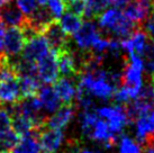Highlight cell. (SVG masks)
<instances>
[{
    "instance_id": "34",
    "label": "cell",
    "mask_w": 154,
    "mask_h": 153,
    "mask_svg": "<svg viewBox=\"0 0 154 153\" xmlns=\"http://www.w3.org/2000/svg\"><path fill=\"white\" fill-rule=\"evenodd\" d=\"M9 1H11V0H0V7H1V6H4V5H6V4H8Z\"/></svg>"
},
{
    "instance_id": "36",
    "label": "cell",
    "mask_w": 154,
    "mask_h": 153,
    "mask_svg": "<svg viewBox=\"0 0 154 153\" xmlns=\"http://www.w3.org/2000/svg\"><path fill=\"white\" fill-rule=\"evenodd\" d=\"M65 2H69V1H72V0H64Z\"/></svg>"
},
{
    "instance_id": "19",
    "label": "cell",
    "mask_w": 154,
    "mask_h": 153,
    "mask_svg": "<svg viewBox=\"0 0 154 153\" xmlns=\"http://www.w3.org/2000/svg\"><path fill=\"white\" fill-rule=\"evenodd\" d=\"M82 23H83V20H82L81 16H79L72 11H69V10H66L59 19L60 26L68 35L74 34L81 27Z\"/></svg>"
},
{
    "instance_id": "21",
    "label": "cell",
    "mask_w": 154,
    "mask_h": 153,
    "mask_svg": "<svg viewBox=\"0 0 154 153\" xmlns=\"http://www.w3.org/2000/svg\"><path fill=\"white\" fill-rule=\"evenodd\" d=\"M98 119L99 115L97 114L96 109H94V111H82V113L80 114V118H79L82 135L89 137L96 123L98 122Z\"/></svg>"
},
{
    "instance_id": "30",
    "label": "cell",
    "mask_w": 154,
    "mask_h": 153,
    "mask_svg": "<svg viewBox=\"0 0 154 153\" xmlns=\"http://www.w3.org/2000/svg\"><path fill=\"white\" fill-rule=\"evenodd\" d=\"M131 0H111V5H114L115 7H125L126 5L128 4Z\"/></svg>"
},
{
    "instance_id": "6",
    "label": "cell",
    "mask_w": 154,
    "mask_h": 153,
    "mask_svg": "<svg viewBox=\"0 0 154 153\" xmlns=\"http://www.w3.org/2000/svg\"><path fill=\"white\" fill-rule=\"evenodd\" d=\"M50 50H51V46L47 42L46 37L41 33H36L26 39L25 46L23 48L20 56L36 63Z\"/></svg>"
},
{
    "instance_id": "15",
    "label": "cell",
    "mask_w": 154,
    "mask_h": 153,
    "mask_svg": "<svg viewBox=\"0 0 154 153\" xmlns=\"http://www.w3.org/2000/svg\"><path fill=\"white\" fill-rule=\"evenodd\" d=\"M53 88L63 104H73V100L77 96L78 85L74 83L72 78L69 76L57 78L53 82Z\"/></svg>"
},
{
    "instance_id": "12",
    "label": "cell",
    "mask_w": 154,
    "mask_h": 153,
    "mask_svg": "<svg viewBox=\"0 0 154 153\" xmlns=\"http://www.w3.org/2000/svg\"><path fill=\"white\" fill-rule=\"evenodd\" d=\"M0 20L6 27H23L26 24L27 17L15 1L11 0L0 7Z\"/></svg>"
},
{
    "instance_id": "16",
    "label": "cell",
    "mask_w": 154,
    "mask_h": 153,
    "mask_svg": "<svg viewBox=\"0 0 154 153\" xmlns=\"http://www.w3.org/2000/svg\"><path fill=\"white\" fill-rule=\"evenodd\" d=\"M36 95H37L39 101L42 104L43 111H45V113H47V114L54 113L61 106L62 101L51 85H45V83L41 85Z\"/></svg>"
},
{
    "instance_id": "8",
    "label": "cell",
    "mask_w": 154,
    "mask_h": 153,
    "mask_svg": "<svg viewBox=\"0 0 154 153\" xmlns=\"http://www.w3.org/2000/svg\"><path fill=\"white\" fill-rule=\"evenodd\" d=\"M38 141L43 153H57L64 141L62 130L44 126L38 131Z\"/></svg>"
},
{
    "instance_id": "14",
    "label": "cell",
    "mask_w": 154,
    "mask_h": 153,
    "mask_svg": "<svg viewBox=\"0 0 154 153\" xmlns=\"http://www.w3.org/2000/svg\"><path fill=\"white\" fill-rule=\"evenodd\" d=\"M43 35L46 37L51 48H54L56 51L63 48L70 43L69 35L62 30V27L59 24V20H53L51 24H48L46 28L44 30Z\"/></svg>"
},
{
    "instance_id": "23",
    "label": "cell",
    "mask_w": 154,
    "mask_h": 153,
    "mask_svg": "<svg viewBox=\"0 0 154 153\" xmlns=\"http://www.w3.org/2000/svg\"><path fill=\"white\" fill-rule=\"evenodd\" d=\"M20 136L14 131L13 128L7 132L0 134V150H11L16 145Z\"/></svg>"
},
{
    "instance_id": "13",
    "label": "cell",
    "mask_w": 154,
    "mask_h": 153,
    "mask_svg": "<svg viewBox=\"0 0 154 153\" xmlns=\"http://www.w3.org/2000/svg\"><path fill=\"white\" fill-rule=\"evenodd\" d=\"M147 42H149V35L146 32H142L141 30H135L128 37L120 41L122 48L128 55H132V54L142 55L144 50H145Z\"/></svg>"
},
{
    "instance_id": "7",
    "label": "cell",
    "mask_w": 154,
    "mask_h": 153,
    "mask_svg": "<svg viewBox=\"0 0 154 153\" xmlns=\"http://www.w3.org/2000/svg\"><path fill=\"white\" fill-rule=\"evenodd\" d=\"M26 37L22 27H8L5 32V54L9 59L22 54Z\"/></svg>"
},
{
    "instance_id": "31",
    "label": "cell",
    "mask_w": 154,
    "mask_h": 153,
    "mask_svg": "<svg viewBox=\"0 0 154 153\" xmlns=\"http://www.w3.org/2000/svg\"><path fill=\"white\" fill-rule=\"evenodd\" d=\"M78 153H98V152H94V151H91V150L85 149V148H81V146H80V149H79Z\"/></svg>"
},
{
    "instance_id": "10",
    "label": "cell",
    "mask_w": 154,
    "mask_h": 153,
    "mask_svg": "<svg viewBox=\"0 0 154 153\" xmlns=\"http://www.w3.org/2000/svg\"><path fill=\"white\" fill-rule=\"evenodd\" d=\"M99 35V30L94 19H87L73 34L74 43L81 51H89L94 39Z\"/></svg>"
},
{
    "instance_id": "5",
    "label": "cell",
    "mask_w": 154,
    "mask_h": 153,
    "mask_svg": "<svg viewBox=\"0 0 154 153\" xmlns=\"http://www.w3.org/2000/svg\"><path fill=\"white\" fill-rule=\"evenodd\" d=\"M37 76L45 85H52L59 78V64H57V51L51 48L46 54L36 62Z\"/></svg>"
},
{
    "instance_id": "9",
    "label": "cell",
    "mask_w": 154,
    "mask_h": 153,
    "mask_svg": "<svg viewBox=\"0 0 154 153\" xmlns=\"http://www.w3.org/2000/svg\"><path fill=\"white\" fill-rule=\"evenodd\" d=\"M75 115V107L73 104H64L60 106L50 116H46L44 126L56 130H63L72 122Z\"/></svg>"
},
{
    "instance_id": "29",
    "label": "cell",
    "mask_w": 154,
    "mask_h": 153,
    "mask_svg": "<svg viewBox=\"0 0 154 153\" xmlns=\"http://www.w3.org/2000/svg\"><path fill=\"white\" fill-rule=\"evenodd\" d=\"M142 153H154V136L147 139V140L143 143Z\"/></svg>"
},
{
    "instance_id": "18",
    "label": "cell",
    "mask_w": 154,
    "mask_h": 153,
    "mask_svg": "<svg viewBox=\"0 0 154 153\" xmlns=\"http://www.w3.org/2000/svg\"><path fill=\"white\" fill-rule=\"evenodd\" d=\"M20 98L35 96L42 85L37 76H18Z\"/></svg>"
},
{
    "instance_id": "28",
    "label": "cell",
    "mask_w": 154,
    "mask_h": 153,
    "mask_svg": "<svg viewBox=\"0 0 154 153\" xmlns=\"http://www.w3.org/2000/svg\"><path fill=\"white\" fill-rule=\"evenodd\" d=\"M151 11L149 17L146 19L145 30L149 36H151L152 39H154V0H152V6H151Z\"/></svg>"
},
{
    "instance_id": "22",
    "label": "cell",
    "mask_w": 154,
    "mask_h": 153,
    "mask_svg": "<svg viewBox=\"0 0 154 153\" xmlns=\"http://www.w3.org/2000/svg\"><path fill=\"white\" fill-rule=\"evenodd\" d=\"M118 153H142L141 145L128 135H123L119 140Z\"/></svg>"
},
{
    "instance_id": "17",
    "label": "cell",
    "mask_w": 154,
    "mask_h": 153,
    "mask_svg": "<svg viewBox=\"0 0 154 153\" xmlns=\"http://www.w3.org/2000/svg\"><path fill=\"white\" fill-rule=\"evenodd\" d=\"M38 133L20 136L16 145L11 149V153H41Z\"/></svg>"
},
{
    "instance_id": "37",
    "label": "cell",
    "mask_w": 154,
    "mask_h": 153,
    "mask_svg": "<svg viewBox=\"0 0 154 153\" xmlns=\"http://www.w3.org/2000/svg\"><path fill=\"white\" fill-rule=\"evenodd\" d=\"M42 153H43V152H42Z\"/></svg>"
},
{
    "instance_id": "2",
    "label": "cell",
    "mask_w": 154,
    "mask_h": 153,
    "mask_svg": "<svg viewBox=\"0 0 154 153\" xmlns=\"http://www.w3.org/2000/svg\"><path fill=\"white\" fill-rule=\"evenodd\" d=\"M98 18L101 30L119 37H128L135 30H140V26L128 19L124 11L119 8L117 9V7L103 11Z\"/></svg>"
},
{
    "instance_id": "3",
    "label": "cell",
    "mask_w": 154,
    "mask_h": 153,
    "mask_svg": "<svg viewBox=\"0 0 154 153\" xmlns=\"http://www.w3.org/2000/svg\"><path fill=\"white\" fill-rule=\"evenodd\" d=\"M129 60L125 63L124 69L120 73V86L127 90L132 100L138 96L143 87L142 72L144 70V61L141 55H128Z\"/></svg>"
},
{
    "instance_id": "25",
    "label": "cell",
    "mask_w": 154,
    "mask_h": 153,
    "mask_svg": "<svg viewBox=\"0 0 154 153\" xmlns=\"http://www.w3.org/2000/svg\"><path fill=\"white\" fill-rule=\"evenodd\" d=\"M11 130V116L5 104L0 102V134Z\"/></svg>"
},
{
    "instance_id": "26",
    "label": "cell",
    "mask_w": 154,
    "mask_h": 153,
    "mask_svg": "<svg viewBox=\"0 0 154 153\" xmlns=\"http://www.w3.org/2000/svg\"><path fill=\"white\" fill-rule=\"evenodd\" d=\"M14 1L26 17L32 15L39 7L37 0H14Z\"/></svg>"
},
{
    "instance_id": "33",
    "label": "cell",
    "mask_w": 154,
    "mask_h": 153,
    "mask_svg": "<svg viewBox=\"0 0 154 153\" xmlns=\"http://www.w3.org/2000/svg\"><path fill=\"white\" fill-rule=\"evenodd\" d=\"M47 1H48V0H37V2H38L39 6H46Z\"/></svg>"
},
{
    "instance_id": "4",
    "label": "cell",
    "mask_w": 154,
    "mask_h": 153,
    "mask_svg": "<svg viewBox=\"0 0 154 153\" xmlns=\"http://www.w3.org/2000/svg\"><path fill=\"white\" fill-rule=\"evenodd\" d=\"M99 117L103 118L109 125L111 133L119 136L126 125H128V118L125 111L124 105L117 104L115 106H103L96 108Z\"/></svg>"
},
{
    "instance_id": "24",
    "label": "cell",
    "mask_w": 154,
    "mask_h": 153,
    "mask_svg": "<svg viewBox=\"0 0 154 153\" xmlns=\"http://www.w3.org/2000/svg\"><path fill=\"white\" fill-rule=\"evenodd\" d=\"M46 6L53 18L56 20H59L61 16L66 11V5L64 0H48Z\"/></svg>"
},
{
    "instance_id": "32",
    "label": "cell",
    "mask_w": 154,
    "mask_h": 153,
    "mask_svg": "<svg viewBox=\"0 0 154 153\" xmlns=\"http://www.w3.org/2000/svg\"><path fill=\"white\" fill-rule=\"evenodd\" d=\"M8 60V58L6 55H0V69H1V67H2V64L6 62Z\"/></svg>"
},
{
    "instance_id": "1",
    "label": "cell",
    "mask_w": 154,
    "mask_h": 153,
    "mask_svg": "<svg viewBox=\"0 0 154 153\" xmlns=\"http://www.w3.org/2000/svg\"><path fill=\"white\" fill-rule=\"evenodd\" d=\"M78 78V88L103 100L112 98L115 90L120 86V74L108 72L101 68L83 70L79 73Z\"/></svg>"
},
{
    "instance_id": "20",
    "label": "cell",
    "mask_w": 154,
    "mask_h": 153,
    "mask_svg": "<svg viewBox=\"0 0 154 153\" xmlns=\"http://www.w3.org/2000/svg\"><path fill=\"white\" fill-rule=\"evenodd\" d=\"M111 5V0H86L83 16L87 19H96Z\"/></svg>"
},
{
    "instance_id": "27",
    "label": "cell",
    "mask_w": 154,
    "mask_h": 153,
    "mask_svg": "<svg viewBox=\"0 0 154 153\" xmlns=\"http://www.w3.org/2000/svg\"><path fill=\"white\" fill-rule=\"evenodd\" d=\"M65 5H66V10L77 14L81 17L83 16L85 7H86V0H72V1L65 2Z\"/></svg>"
},
{
    "instance_id": "11",
    "label": "cell",
    "mask_w": 154,
    "mask_h": 153,
    "mask_svg": "<svg viewBox=\"0 0 154 153\" xmlns=\"http://www.w3.org/2000/svg\"><path fill=\"white\" fill-rule=\"evenodd\" d=\"M151 6L152 0H131L124 7L123 11L128 19L142 26L150 15Z\"/></svg>"
},
{
    "instance_id": "35",
    "label": "cell",
    "mask_w": 154,
    "mask_h": 153,
    "mask_svg": "<svg viewBox=\"0 0 154 153\" xmlns=\"http://www.w3.org/2000/svg\"><path fill=\"white\" fill-rule=\"evenodd\" d=\"M0 153H11V152H9L8 150H0Z\"/></svg>"
}]
</instances>
